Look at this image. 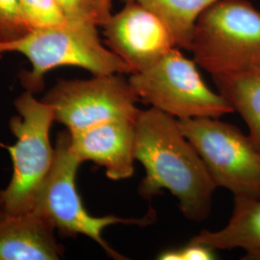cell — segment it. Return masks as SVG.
Here are the masks:
<instances>
[{
	"mask_svg": "<svg viewBox=\"0 0 260 260\" xmlns=\"http://www.w3.org/2000/svg\"><path fill=\"white\" fill-rule=\"evenodd\" d=\"M135 158L146 170L139 185L146 199L168 190L184 217L205 220L217 188L204 160L186 138L178 120L156 108L140 110L135 121Z\"/></svg>",
	"mask_w": 260,
	"mask_h": 260,
	"instance_id": "6da1fadb",
	"label": "cell"
},
{
	"mask_svg": "<svg viewBox=\"0 0 260 260\" xmlns=\"http://www.w3.org/2000/svg\"><path fill=\"white\" fill-rule=\"evenodd\" d=\"M4 52H19L30 61L31 71L22 70L19 77L25 90L33 93L43 91L45 75L58 67H78L93 75H131L129 67L103 46L98 25L83 21L33 29L19 40L0 43V55Z\"/></svg>",
	"mask_w": 260,
	"mask_h": 260,
	"instance_id": "7a4b0ae2",
	"label": "cell"
},
{
	"mask_svg": "<svg viewBox=\"0 0 260 260\" xmlns=\"http://www.w3.org/2000/svg\"><path fill=\"white\" fill-rule=\"evenodd\" d=\"M54 149L52 166L38 190L32 211L63 236L85 235L96 242L112 258L126 259L104 240V229L116 223L147 226L155 221V211L150 209L141 218L92 216L84 207L75 184L78 169L83 162L72 149L69 130L58 134Z\"/></svg>",
	"mask_w": 260,
	"mask_h": 260,
	"instance_id": "3957f363",
	"label": "cell"
},
{
	"mask_svg": "<svg viewBox=\"0 0 260 260\" xmlns=\"http://www.w3.org/2000/svg\"><path fill=\"white\" fill-rule=\"evenodd\" d=\"M196 64L214 75L260 64V11L249 0H219L196 22Z\"/></svg>",
	"mask_w": 260,
	"mask_h": 260,
	"instance_id": "277c9868",
	"label": "cell"
},
{
	"mask_svg": "<svg viewBox=\"0 0 260 260\" xmlns=\"http://www.w3.org/2000/svg\"><path fill=\"white\" fill-rule=\"evenodd\" d=\"M19 116L10 121V129L17 138L8 147L13 161V177L7 188L0 191V206L12 214L32 211L38 190L54 160L49 130L54 118L52 107L39 102L25 91L15 101Z\"/></svg>",
	"mask_w": 260,
	"mask_h": 260,
	"instance_id": "5b68a950",
	"label": "cell"
},
{
	"mask_svg": "<svg viewBox=\"0 0 260 260\" xmlns=\"http://www.w3.org/2000/svg\"><path fill=\"white\" fill-rule=\"evenodd\" d=\"M197 66L174 47L155 64L131 74L128 81L142 103L177 120L221 118L233 113L223 96L205 84Z\"/></svg>",
	"mask_w": 260,
	"mask_h": 260,
	"instance_id": "8992f818",
	"label": "cell"
},
{
	"mask_svg": "<svg viewBox=\"0 0 260 260\" xmlns=\"http://www.w3.org/2000/svg\"><path fill=\"white\" fill-rule=\"evenodd\" d=\"M205 162L216 187L234 198L260 197V149L250 135L219 118L178 120Z\"/></svg>",
	"mask_w": 260,
	"mask_h": 260,
	"instance_id": "52a82bcc",
	"label": "cell"
},
{
	"mask_svg": "<svg viewBox=\"0 0 260 260\" xmlns=\"http://www.w3.org/2000/svg\"><path fill=\"white\" fill-rule=\"evenodd\" d=\"M43 102L55 121L76 133L108 121L135 120L138 96L121 74L93 75L90 79H60Z\"/></svg>",
	"mask_w": 260,
	"mask_h": 260,
	"instance_id": "ba28073f",
	"label": "cell"
},
{
	"mask_svg": "<svg viewBox=\"0 0 260 260\" xmlns=\"http://www.w3.org/2000/svg\"><path fill=\"white\" fill-rule=\"evenodd\" d=\"M102 27L105 45L129 67L131 74L148 69L177 47L164 21L135 1L125 2Z\"/></svg>",
	"mask_w": 260,
	"mask_h": 260,
	"instance_id": "9c48e42d",
	"label": "cell"
},
{
	"mask_svg": "<svg viewBox=\"0 0 260 260\" xmlns=\"http://www.w3.org/2000/svg\"><path fill=\"white\" fill-rule=\"evenodd\" d=\"M135 120L108 121L71 133V145L81 161H93L105 169L111 180L127 179L134 174Z\"/></svg>",
	"mask_w": 260,
	"mask_h": 260,
	"instance_id": "30bf717a",
	"label": "cell"
},
{
	"mask_svg": "<svg viewBox=\"0 0 260 260\" xmlns=\"http://www.w3.org/2000/svg\"><path fill=\"white\" fill-rule=\"evenodd\" d=\"M54 231L33 211L12 214L0 206V260L59 259L63 247Z\"/></svg>",
	"mask_w": 260,
	"mask_h": 260,
	"instance_id": "8fae6325",
	"label": "cell"
},
{
	"mask_svg": "<svg viewBox=\"0 0 260 260\" xmlns=\"http://www.w3.org/2000/svg\"><path fill=\"white\" fill-rule=\"evenodd\" d=\"M191 241L216 250L242 249L246 259H260V197L234 198L233 214L218 232L203 231Z\"/></svg>",
	"mask_w": 260,
	"mask_h": 260,
	"instance_id": "7c38bea8",
	"label": "cell"
},
{
	"mask_svg": "<svg viewBox=\"0 0 260 260\" xmlns=\"http://www.w3.org/2000/svg\"><path fill=\"white\" fill-rule=\"evenodd\" d=\"M212 78L218 93L241 116L260 149V64Z\"/></svg>",
	"mask_w": 260,
	"mask_h": 260,
	"instance_id": "4fadbf2b",
	"label": "cell"
},
{
	"mask_svg": "<svg viewBox=\"0 0 260 260\" xmlns=\"http://www.w3.org/2000/svg\"><path fill=\"white\" fill-rule=\"evenodd\" d=\"M135 1L152 11L169 28L176 47L191 49L196 22L201 14L219 0H123Z\"/></svg>",
	"mask_w": 260,
	"mask_h": 260,
	"instance_id": "5bb4252c",
	"label": "cell"
},
{
	"mask_svg": "<svg viewBox=\"0 0 260 260\" xmlns=\"http://www.w3.org/2000/svg\"><path fill=\"white\" fill-rule=\"evenodd\" d=\"M21 5L32 29L61 27L72 21L57 0H21Z\"/></svg>",
	"mask_w": 260,
	"mask_h": 260,
	"instance_id": "9a60e30c",
	"label": "cell"
},
{
	"mask_svg": "<svg viewBox=\"0 0 260 260\" xmlns=\"http://www.w3.org/2000/svg\"><path fill=\"white\" fill-rule=\"evenodd\" d=\"M32 30L25 18L21 0H0V43L19 40Z\"/></svg>",
	"mask_w": 260,
	"mask_h": 260,
	"instance_id": "2e32d148",
	"label": "cell"
},
{
	"mask_svg": "<svg viewBox=\"0 0 260 260\" xmlns=\"http://www.w3.org/2000/svg\"><path fill=\"white\" fill-rule=\"evenodd\" d=\"M67 18L103 26L106 21L95 0H57Z\"/></svg>",
	"mask_w": 260,
	"mask_h": 260,
	"instance_id": "e0dca14e",
	"label": "cell"
},
{
	"mask_svg": "<svg viewBox=\"0 0 260 260\" xmlns=\"http://www.w3.org/2000/svg\"><path fill=\"white\" fill-rule=\"evenodd\" d=\"M215 258L216 254L213 249L191 240L185 246L168 249L158 255V259L161 260H212Z\"/></svg>",
	"mask_w": 260,
	"mask_h": 260,
	"instance_id": "ac0fdd59",
	"label": "cell"
},
{
	"mask_svg": "<svg viewBox=\"0 0 260 260\" xmlns=\"http://www.w3.org/2000/svg\"><path fill=\"white\" fill-rule=\"evenodd\" d=\"M101 8V11L103 13V17L105 18V19H107L110 18L111 16V0H95Z\"/></svg>",
	"mask_w": 260,
	"mask_h": 260,
	"instance_id": "d6986e66",
	"label": "cell"
}]
</instances>
